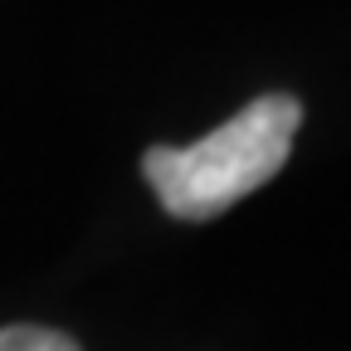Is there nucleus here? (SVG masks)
Returning <instances> with one entry per match:
<instances>
[{
	"mask_svg": "<svg viewBox=\"0 0 351 351\" xmlns=\"http://www.w3.org/2000/svg\"><path fill=\"white\" fill-rule=\"evenodd\" d=\"M302 127V103L288 93L254 98L195 147H152L142 176L176 219H215L283 171Z\"/></svg>",
	"mask_w": 351,
	"mask_h": 351,
	"instance_id": "1",
	"label": "nucleus"
},
{
	"mask_svg": "<svg viewBox=\"0 0 351 351\" xmlns=\"http://www.w3.org/2000/svg\"><path fill=\"white\" fill-rule=\"evenodd\" d=\"M0 351H83L73 337L49 332V327H0Z\"/></svg>",
	"mask_w": 351,
	"mask_h": 351,
	"instance_id": "2",
	"label": "nucleus"
}]
</instances>
